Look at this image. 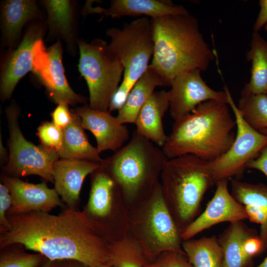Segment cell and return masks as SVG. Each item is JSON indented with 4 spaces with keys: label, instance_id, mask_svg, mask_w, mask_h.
Wrapping results in <instances>:
<instances>
[{
    "label": "cell",
    "instance_id": "f35d334b",
    "mask_svg": "<svg viewBox=\"0 0 267 267\" xmlns=\"http://www.w3.org/2000/svg\"><path fill=\"white\" fill-rule=\"evenodd\" d=\"M57 267H89L88 266L74 260L56 261Z\"/></svg>",
    "mask_w": 267,
    "mask_h": 267
},
{
    "label": "cell",
    "instance_id": "ee69618b",
    "mask_svg": "<svg viewBox=\"0 0 267 267\" xmlns=\"http://www.w3.org/2000/svg\"><path fill=\"white\" fill-rule=\"evenodd\" d=\"M114 267L111 266H109V265L105 264V265H103L98 266V267Z\"/></svg>",
    "mask_w": 267,
    "mask_h": 267
},
{
    "label": "cell",
    "instance_id": "f6af8a7d",
    "mask_svg": "<svg viewBox=\"0 0 267 267\" xmlns=\"http://www.w3.org/2000/svg\"><path fill=\"white\" fill-rule=\"evenodd\" d=\"M264 28L266 30V31H267V23L264 26Z\"/></svg>",
    "mask_w": 267,
    "mask_h": 267
},
{
    "label": "cell",
    "instance_id": "60d3db41",
    "mask_svg": "<svg viewBox=\"0 0 267 267\" xmlns=\"http://www.w3.org/2000/svg\"><path fill=\"white\" fill-rule=\"evenodd\" d=\"M42 267H57L56 261H52L47 260Z\"/></svg>",
    "mask_w": 267,
    "mask_h": 267
},
{
    "label": "cell",
    "instance_id": "484cf974",
    "mask_svg": "<svg viewBox=\"0 0 267 267\" xmlns=\"http://www.w3.org/2000/svg\"><path fill=\"white\" fill-rule=\"evenodd\" d=\"M247 61L252 63L251 78L241 93L267 95V42L258 32H253Z\"/></svg>",
    "mask_w": 267,
    "mask_h": 267
},
{
    "label": "cell",
    "instance_id": "52a82bcc",
    "mask_svg": "<svg viewBox=\"0 0 267 267\" xmlns=\"http://www.w3.org/2000/svg\"><path fill=\"white\" fill-rule=\"evenodd\" d=\"M77 44L80 51L78 70L88 87L89 106L109 111L110 102L122 81L124 67L102 39H94L89 43L78 39Z\"/></svg>",
    "mask_w": 267,
    "mask_h": 267
},
{
    "label": "cell",
    "instance_id": "3957f363",
    "mask_svg": "<svg viewBox=\"0 0 267 267\" xmlns=\"http://www.w3.org/2000/svg\"><path fill=\"white\" fill-rule=\"evenodd\" d=\"M228 105L223 101L209 100L174 121L162 148L168 159L193 155L210 162L225 153L236 136L235 120Z\"/></svg>",
    "mask_w": 267,
    "mask_h": 267
},
{
    "label": "cell",
    "instance_id": "1f68e13d",
    "mask_svg": "<svg viewBox=\"0 0 267 267\" xmlns=\"http://www.w3.org/2000/svg\"><path fill=\"white\" fill-rule=\"evenodd\" d=\"M44 256L39 253L9 252L0 255V267H37Z\"/></svg>",
    "mask_w": 267,
    "mask_h": 267
},
{
    "label": "cell",
    "instance_id": "8fae6325",
    "mask_svg": "<svg viewBox=\"0 0 267 267\" xmlns=\"http://www.w3.org/2000/svg\"><path fill=\"white\" fill-rule=\"evenodd\" d=\"M146 220V232L151 250L150 261L164 252L185 254L182 248L181 233L173 218L159 184L151 194V202Z\"/></svg>",
    "mask_w": 267,
    "mask_h": 267
},
{
    "label": "cell",
    "instance_id": "5b68a950",
    "mask_svg": "<svg viewBox=\"0 0 267 267\" xmlns=\"http://www.w3.org/2000/svg\"><path fill=\"white\" fill-rule=\"evenodd\" d=\"M208 162L185 155L168 159L163 167V193L172 204V216L180 233L194 221L204 195L215 184Z\"/></svg>",
    "mask_w": 267,
    "mask_h": 267
},
{
    "label": "cell",
    "instance_id": "6da1fadb",
    "mask_svg": "<svg viewBox=\"0 0 267 267\" xmlns=\"http://www.w3.org/2000/svg\"><path fill=\"white\" fill-rule=\"evenodd\" d=\"M7 218L10 228L0 231V249L18 244L50 261L107 263L109 244L86 212L69 208L58 215L35 211Z\"/></svg>",
    "mask_w": 267,
    "mask_h": 267
},
{
    "label": "cell",
    "instance_id": "f1b7e54d",
    "mask_svg": "<svg viewBox=\"0 0 267 267\" xmlns=\"http://www.w3.org/2000/svg\"><path fill=\"white\" fill-rule=\"evenodd\" d=\"M150 261L144 248L132 239H124L109 245L106 265L114 267H144Z\"/></svg>",
    "mask_w": 267,
    "mask_h": 267
},
{
    "label": "cell",
    "instance_id": "2e32d148",
    "mask_svg": "<svg viewBox=\"0 0 267 267\" xmlns=\"http://www.w3.org/2000/svg\"><path fill=\"white\" fill-rule=\"evenodd\" d=\"M72 110L80 117L83 128L95 137L96 148L99 153L107 150L115 152L129 139L127 127L120 123L109 111L93 109L87 104Z\"/></svg>",
    "mask_w": 267,
    "mask_h": 267
},
{
    "label": "cell",
    "instance_id": "d4e9b609",
    "mask_svg": "<svg viewBox=\"0 0 267 267\" xmlns=\"http://www.w3.org/2000/svg\"><path fill=\"white\" fill-rule=\"evenodd\" d=\"M256 234V231L243 221L230 222L218 238L223 253L222 267H246L249 265L243 245L248 237Z\"/></svg>",
    "mask_w": 267,
    "mask_h": 267
},
{
    "label": "cell",
    "instance_id": "7bdbcfd3",
    "mask_svg": "<svg viewBox=\"0 0 267 267\" xmlns=\"http://www.w3.org/2000/svg\"><path fill=\"white\" fill-rule=\"evenodd\" d=\"M259 132L260 133H262V134L267 135V129H264L261 130Z\"/></svg>",
    "mask_w": 267,
    "mask_h": 267
},
{
    "label": "cell",
    "instance_id": "44dd1931",
    "mask_svg": "<svg viewBox=\"0 0 267 267\" xmlns=\"http://www.w3.org/2000/svg\"><path fill=\"white\" fill-rule=\"evenodd\" d=\"M169 107V90L155 91L140 110L134 124L139 134L162 148L168 137L163 118Z\"/></svg>",
    "mask_w": 267,
    "mask_h": 267
},
{
    "label": "cell",
    "instance_id": "83f0119b",
    "mask_svg": "<svg viewBox=\"0 0 267 267\" xmlns=\"http://www.w3.org/2000/svg\"><path fill=\"white\" fill-rule=\"evenodd\" d=\"M93 173L88 211L93 216L104 217L111 211L116 185L113 178L101 166Z\"/></svg>",
    "mask_w": 267,
    "mask_h": 267
},
{
    "label": "cell",
    "instance_id": "9a60e30c",
    "mask_svg": "<svg viewBox=\"0 0 267 267\" xmlns=\"http://www.w3.org/2000/svg\"><path fill=\"white\" fill-rule=\"evenodd\" d=\"M1 179L12 198L8 216L35 211L48 213L56 207L63 206L55 189L48 188L44 182L31 183L6 175H2Z\"/></svg>",
    "mask_w": 267,
    "mask_h": 267
},
{
    "label": "cell",
    "instance_id": "7a4b0ae2",
    "mask_svg": "<svg viewBox=\"0 0 267 267\" xmlns=\"http://www.w3.org/2000/svg\"><path fill=\"white\" fill-rule=\"evenodd\" d=\"M154 52L149 67L170 86L178 75L206 70L215 55L204 41L197 19L189 13L151 19Z\"/></svg>",
    "mask_w": 267,
    "mask_h": 267
},
{
    "label": "cell",
    "instance_id": "d6986e66",
    "mask_svg": "<svg viewBox=\"0 0 267 267\" xmlns=\"http://www.w3.org/2000/svg\"><path fill=\"white\" fill-rule=\"evenodd\" d=\"M103 13L105 16L118 18L124 16L144 15L151 19L172 15L189 13L181 5L158 0H112L108 8L96 7L89 9V13Z\"/></svg>",
    "mask_w": 267,
    "mask_h": 267
},
{
    "label": "cell",
    "instance_id": "e575fe53",
    "mask_svg": "<svg viewBox=\"0 0 267 267\" xmlns=\"http://www.w3.org/2000/svg\"><path fill=\"white\" fill-rule=\"evenodd\" d=\"M69 105L66 103H60L50 114L52 122L62 129L68 126L72 120L73 113L69 109Z\"/></svg>",
    "mask_w": 267,
    "mask_h": 267
},
{
    "label": "cell",
    "instance_id": "4fadbf2b",
    "mask_svg": "<svg viewBox=\"0 0 267 267\" xmlns=\"http://www.w3.org/2000/svg\"><path fill=\"white\" fill-rule=\"evenodd\" d=\"M228 179L217 182L216 189L204 211L191 222L181 233L185 241L217 224L232 222L247 219L244 206L229 191Z\"/></svg>",
    "mask_w": 267,
    "mask_h": 267
},
{
    "label": "cell",
    "instance_id": "cb8c5ba5",
    "mask_svg": "<svg viewBox=\"0 0 267 267\" xmlns=\"http://www.w3.org/2000/svg\"><path fill=\"white\" fill-rule=\"evenodd\" d=\"M165 86L161 78L148 67L145 73L134 84L124 105L116 116L123 124H135L137 115L158 87Z\"/></svg>",
    "mask_w": 267,
    "mask_h": 267
},
{
    "label": "cell",
    "instance_id": "d590c367",
    "mask_svg": "<svg viewBox=\"0 0 267 267\" xmlns=\"http://www.w3.org/2000/svg\"><path fill=\"white\" fill-rule=\"evenodd\" d=\"M244 253L251 262L253 258L263 252L262 242L258 234L248 237L243 245Z\"/></svg>",
    "mask_w": 267,
    "mask_h": 267
},
{
    "label": "cell",
    "instance_id": "8d00e7d4",
    "mask_svg": "<svg viewBox=\"0 0 267 267\" xmlns=\"http://www.w3.org/2000/svg\"><path fill=\"white\" fill-rule=\"evenodd\" d=\"M247 169L259 170L267 178V145L262 149L257 158L247 164Z\"/></svg>",
    "mask_w": 267,
    "mask_h": 267
},
{
    "label": "cell",
    "instance_id": "277c9868",
    "mask_svg": "<svg viewBox=\"0 0 267 267\" xmlns=\"http://www.w3.org/2000/svg\"><path fill=\"white\" fill-rule=\"evenodd\" d=\"M168 158L162 149L135 130L130 140L101 163L124 197L151 193Z\"/></svg>",
    "mask_w": 267,
    "mask_h": 267
},
{
    "label": "cell",
    "instance_id": "7402d4cb",
    "mask_svg": "<svg viewBox=\"0 0 267 267\" xmlns=\"http://www.w3.org/2000/svg\"><path fill=\"white\" fill-rule=\"evenodd\" d=\"M47 15L46 25L49 36L63 41L72 52L74 50L75 34L74 13L72 1L67 0L42 1Z\"/></svg>",
    "mask_w": 267,
    "mask_h": 267
},
{
    "label": "cell",
    "instance_id": "30bf717a",
    "mask_svg": "<svg viewBox=\"0 0 267 267\" xmlns=\"http://www.w3.org/2000/svg\"><path fill=\"white\" fill-rule=\"evenodd\" d=\"M62 53L59 40L47 48L43 39L38 40L34 47L32 72L56 104L64 102L75 106L84 103L86 97L77 94L68 82L62 63Z\"/></svg>",
    "mask_w": 267,
    "mask_h": 267
},
{
    "label": "cell",
    "instance_id": "ba28073f",
    "mask_svg": "<svg viewBox=\"0 0 267 267\" xmlns=\"http://www.w3.org/2000/svg\"><path fill=\"white\" fill-rule=\"evenodd\" d=\"M20 110L14 102L5 108L9 134V159L5 171L17 177L37 175L54 183L52 166L60 158L57 152L27 140L18 124Z\"/></svg>",
    "mask_w": 267,
    "mask_h": 267
},
{
    "label": "cell",
    "instance_id": "ffe728a7",
    "mask_svg": "<svg viewBox=\"0 0 267 267\" xmlns=\"http://www.w3.org/2000/svg\"><path fill=\"white\" fill-rule=\"evenodd\" d=\"M37 2L33 0H6L0 5L2 43L10 48L15 46L24 26L40 16Z\"/></svg>",
    "mask_w": 267,
    "mask_h": 267
},
{
    "label": "cell",
    "instance_id": "ab89813d",
    "mask_svg": "<svg viewBox=\"0 0 267 267\" xmlns=\"http://www.w3.org/2000/svg\"><path fill=\"white\" fill-rule=\"evenodd\" d=\"M0 160L1 161H3L4 159H5V157H6V150L4 148L0 137Z\"/></svg>",
    "mask_w": 267,
    "mask_h": 267
},
{
    "label": "cell",
    "instance_id": "f546056e",
    "mask_svg": "<svg viewBox=\"0 0 267 267\" xmlns=\"http://www.w3.org/2000/svg\"><path fill=\"white\" fill-rule=\"evenodd\" d=\"M245 122L254 130L267 129V95L241 93L237 105Z\"/></svg>",
    "mask_w": 267,
    "mask_h": 267
},
{
    "label": "cell",
    "instance_id": "e0dca14e",
    "mask_svg": "<svg viewBox=\"0 0 267 267\" xmlns=\"http://www.w3.org/2000/svg\"><path fill=\"white\" fill-rule=\"evenodd\" d=\"M101 167V163L80 160L61 159L53 165L55 189L69 208L75 209L84 179Z\"/></svg>",
    "mask_w": 267,
    "mask_h": 267
},
{
    "label": "cell",
    "instance_id": "7c38bea8",
    "mask_svg": "<svg viewBox=\"0 0 267 267\" xmlns=\"http://www.w3.org/2000/svg\"><path fill=\"white\" fill-rule=\"evenodd\" d=\"M201 72L197 69L190 70L178 75L172 81L169 90V111L174 121L209 100L228 104L226 91H217L210 88L202 79Z\"/></svg>",
    "mask_w": 267,
    "mask_h": 267
},
{
    "label": "cell",
    "instance_id": "74e56055",
    "mask_svg": "<svg viewBox=\"0 0 267 267\" xmlns=\"http://www.w3.org/2000/svg\"><path fill=\"white\" fill-rule=\"evenodd\" d=\"M259 4L260 9L254 25V32H258L267 23V0H260Z\"/></svg>",
    "mask_w": 267,
    "mask_h": 267
},
{
    "label": "cell",
    "instance_id": "4dcf8cb0",
    "mask_svg": "<svg viewBox=\"0 0 267 267\" xmlns=\"http://www.w3.org/2000/svg\"><path fill=\"white\" fill-rule=\"evenodd\" d=\"M41 145L58 152L63 140V130L52 122H43L38 128L36 133Z\"/></svg>",
    "mask_w": 267,
    "mask_h": 267
},
{
    "label": "cell",
    "instance_id": "8992f818",
    "mask_svg": "<svg viewBox=\"0 0 267 267\" xmlns=\"http://www.w3.org/2000/svg\"><path fill=\"white\" fill-rule=\"evenodd\" d=\"M106 34L111 39V51L121 62L124 68L122 81L110 104V112L119 110L125 103L131 90L147 69L154 52L151 18L142 17L124 25L122 29H108Z\"/></svg>",
    "mask_w": 267,
    "mask_h": 267
},
{
    "label": "cell",
    "instance_id": "836d02e7",
    "mask_svg": "<svg viewBox=\"0 0 267 267\" xmlns=\"http://www.w3.org/2000/svg\"><path fill=\"white\" fill-rule=\"evenodd\" d=\"M12 204V198L9 191L3 183H0V231L10 228L7 214Z\"/></svg>",
    "mask_w": 267,
    "mask_h": 267
},
{
    "label": "cell",
    "instance_id": "b9f144b4",
    "mask_svg": "<svg viewBox=\"0 0 267 267\" xmlns=\"http://www.w3.org/2000/svg\"><path fill=\"white\" fill-rule=\"evenodd\" d=\"M257 267H267V256L264 260Z\"/></svg>",
    "mask_w": 267,
    "mask_h": 267
},
{
    "label": "cell",
    "instance_id": "ac0fdd59",
    "mask_svg": "<svg viewBox=\"0 0 267 267\" xmlns=\"http://www.w3.org/2000/svg\"><path fill=\"white\" fill-rule=\"evenodd\" d=\"M231 194L245 210L247 219L260 225L263 251L267 249V186L236 179L231 181Z\"/></svg>",
    "mask_w": 267,
    "mask_h": 267
},
{
    "label": "cell",
    "instance_id": "4316f807",
    "mask_svg": "<svg viewBox=\"0 0 267 267\" xmlns=\"http://www.w3.org/2000/svg\"><path fill=\"white\" fill-rule=\"evenodd\" d=\"M182 248L193 267H222V250L215 236L183 241Z\"/></svg>",
    "mask_w": 267,
    "mask_h": 267
},
{
    "label": "cell",
    "instance_id": "d6a6232c",
    "mask_svg": "<svg viewBox=\"0 0 267 267\" xmlns=\"http://www.w3.org/2000/svg\"><path fill=\"white\" fill-rule=\"evenodd\" d=\"M144 267H193L185 254L175 252L162 253Z\"/></svg>",
    "mask_w": 267,
    "mask_h": 267
},
{
    "label": "cell",
    "instance_id": "603a6c76",
    "mask_svg": "<svg viewBox=\"0 0 267 267\" xmlns=\"http://www.w3.org/2000/svg\"><path fill=\"white\" fill-rule=\"evenodd\" d=\"M71 123L63 129V140L58 153L61 159L86 160L101 163L102 159L96 147L89 142L80 117L71 110Z\"/></svg>",
    "mask_w": 267,
    "mask_h": 267
},
{
    "label": "cell",
    "instance_id": "5bb4252c",
    "mask_svg": "<svg viewBox=\"0 0 267 267\" xmlns=\"http://www.w3.org/2000/svg\"><path fill=\"white\" fill-rule=\"evenodd\" d=\"M46 26L35 21L27 28L16 49L12 51L2 65L0 82V94L2 101L10 98L14 89L27 73L32 70L35 43L43 39Z\"/></svg>",
    "mask_w": 267,
    "mask_h": 267
},
{
    "label": "cell",
    "instance_id": "9c48e42d",
    "mask_svg": "<svg viewBox=\"0 0 267 267\" xmlns=\"http://www.w3.org/2000/svg\"><path fill=\"white\" fill-rule=\"evenodd\" d=\"M224 90L228 95V104L234 115L237 132L229 149L217 159L208 162L209 170L215 184L242 174L247 164L267 145V135L254 130L245 122L226 86Z\"/></svg>",
    "mask_w": 267,
    "mask_h": 267
}]
</instances>
